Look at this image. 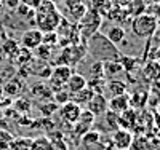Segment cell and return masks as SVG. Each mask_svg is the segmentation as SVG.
<instances>
[{"label":"cell","mask_w":160,"mask_h":150,"mask_svg":"<svg viewBox=\"0 0 160 150\" xmlns=\"http://www.w3.org/2000/svg\"><path fill=\"white\" fill-rule=\"evenodd\" d=\"M61 19H62L61 11L58 10V5H55L51 0H42V3L35 8L34 26L43 34L56 32Z\"/></svg>","instance_id":"cell-1"},{"label":"cell","mask_w":160,"mask_h":150,"mask_svg":"<svg viewBox=\"0 0 160 150\" xmlns=\"http://www.w3.org/2000/svg\"><path fill=\"white\" fill-rule=\"evenodd\" d=\"M87 53H90L95 59L99 62L102 61H115L118 59V51L114 43H111L102 34L96 32L88 38V46Z\"/></svg>","instance_id":"cell-2"},{"label":"cell","mask_w":160,"mask_h":150,"mask_svg":"<svg viewBox=\"0 0 160 150\" xmlns=\"http://www.w3.org/2000/svg\"><path fill=\"white\" fill-rule=\"evenodd\" d=\"M130 24H131V32L138 38H151L160 26L155 16L151 15V13H142L139 16L131 18Z\"/></svg>","instance_id":"cell-3"},{"label":"cell","mask_w":160,"mask_h":150,"mask_svg":"<svg viewBox=\"0 0 160 150\" xmlns=\"http://www.w3.org/2000/svg\"><path fill=\"white\" fill-rule=\"evenodd\" d=\"M101 26H102V16H99L95 10H88L85 16L77 22L80 37L83 38H90L93 34H96Z\"/></svg>","instance_id":"cell-4"},{"label":"cell","mask_w":160,"mask_h":150,"mask_svg":"<svg viewBox=\"0 0 160 150\" xmlns=\"http://www.w3.org/2000/svg\"><path fill=\"white\" fill-rule=\"evenodd\" d=\"M87 48L82 45H71V46H66L61 53V56L58 59L56 64H64V65H75L77 62H80L85 56H87Z\"/></svg>","instance_id":"cell-5"},{"label":"cell","mask_w":160,"mask_h":150,"mask_svg":"<svg viewBox=\"0 0 160 150\" xmlns=\"http://www.w3.org/2000/svg\"><path fill=\"white\" fill-rule=\"evenodd\" d=\"M74 70L71 69L69 65H64V64H56L55 69H51V74H50V85H51V91H56V90H61L66 86V81L71 77Z\"/></svg>","instance_id":"cell-6"},{"label":"cell","mask_w":160,"mask_h":150,"mask_svg":"<svg viewBox=\"0 0 160 150\" xmlns=\"http://www.w3.org/2000/svg\"><path fill=\"white\" fill-rule=\"evenodd\" d=\"M133 142H135L133 134L125 128H118L112 133V144L115 150H130Z\"/></svg>","instance_id":"cell-7"},{"label":"cell","mask_w":160,"mask_h":150,"mask_svg":"<svg viewBox=\"0 0 160 150\" xmlns=\"http://www.w3.org/2000/svg\"><path fill=\"white\" fill-rule=\"evenodd\" d=\"M87 110L91 112L95 117H101V115H104L106 112L109 110L108 99L104 98L102 93H95V94H93V98L87 104Z\"/></svg>","instance_id":"cell-8"},{"label":"cell","mask_w":160,"mask_h":150,"mask_svg":"<svg viewBox=\"0 0 160 150\" xmlns=\"http://www.w3.org/2000/svg\"><path fill=\"white\" fill-rule=\"evenodd\" d=\"M42 38H43V32H40L37 27L28 29L21 37V45L26 50H35L42 45Z\"/></svg>","instance_id":"cell-9"},{"label":"cell","mask_w":160,"mask_h":150,"mask_svg":"<svg viewBox=\"0 0 160 150\" xmlns=\"http://www.w3.org/2000/svg\"><path fill=\"white\" fill-rule=\"evenodd\" d=\"M58 112H59L62 120H66L68 123L74 125L77 121V118H78V115H80V112H82V107H80L77 102H74V101H69L66 104H61L59 109H58Z\"/></svg>","instance_id":"cell-10"},{"label":"cell","mask_w":160,"mask_h":150,"mask_svg":"<svg viewBox=\"0 0 160 150\" xmlns=\"http://www.w3.org/2000/svg\"><path fill=\"white\" fill-rule=\"evenodd\" d=\"M93 123H95V115H93L91 112H88V110H82L80 112V115H78V118H77V121H75V134H78V136H83L87 131H90L91 129V126H93Z\"/></svg>","instance_id":"cell-11"},{"label":"cell","mask_w":160,"mask_h":150,"mask_svg":"<svg viewBox=\"0 0 160 150\" xmlns=\"http://www.w3.org/2000/svg\"><path fill=\"white\" fill-rule=\"evenodd\" d=\"M108 107L109 110L114 112V114H122L125 112L127 109H130V96L125 93V94H118V96H112L111 101H108Z\"/></svg>","instance_id":"cell-12"},{"label":"cell","mask_w":160,"mask_h":150,"mask_svg":"<svg viewBox=\"0 0 160 150\" xmlns=\"http://www.w3.org/2000/svg\"><path fill=\"white\" fill-rule=\"evenodd\" d=\"M106 18H108L109 21H112V22H117L118 26H122V27L131 22V16L128 15L127 8H122V7H112Z\"/></svg>","instance_id":"cell-13"},{"label":"cell","mask_w":160,"mask_h":150,"mask_svg":"<svg viewBox=\"0 0 160 150\" xmlns=\"http://www.w3.org/2000/svg\"><path fill=\"white\" fill-rule=\"evenodd\" d=\"M85 86H88V81L87 78L82 75V74H78V72H72L71 77L68 78V81H66V90H68L71 94H75L77 91L80 90H83Z\"/></svg>","instance_id":"cell-14"},{"label":"cell","mask_w":160,"mask_h":150,"mask_svg":"<svg viewBox=\"0 0 160 150\" xmlns=\"http://www.w3.org/2000/svg\"><path fill=\"white\" fill-rule=\"evenodd\" d=\"M102 35H104L106 38H108L111 43H114V45L117 46V45H120L122 42H125L127 31H125V27L115 24V26L108 27V29H106V34H102Z\"/></svg>","instance_id":"cell-15"},{"label":"cell","mask_w":160,"mask_h":150,"mask_svg":"<svg viewBox=\"0 0 160 150\" xmlns=\"http://www.w3.org/2000/svg\"><path fill=\"white\" fill-rule=\"evenodd\" d=\"M101 67H102V77H109V78H115L117 74L123 72V67H122V64H120L118 59H115V61H102Z\"/></svg>","instance_id":"cell-16"},{"label":"cell","mask_w":160,"mask_h":150,"mask_svg":"<svg viewBox=\"0 0 160 150\" xmlns=\"http://www.w3.org/2000/svg\"><path fill=\"white\" fill-rule=\"evenodd\" d=\"M31 94L34 98H40L43 101L45 99L47 101H53V91H51V88H48L45 85H40V83L31 86Z\"/></svg>","instance_id":"cell-17"},{"label":"cell","mask_w":160,"mask_h":150,"mask_svg":"<svg viewBox=\"0 0 160 150\" xmlns=\"http://www.w3.org/2000/svg\"><path fill=\"white\" fill-rule=\"evenodd\" d=\"M93 94H95V91H93L91 88H88V86H85L83 90H80L75 94H72V101L77 102L78 105H87L88 101L93 98Z\"/></svg>","instance_id":"cell-18"},{"label":"cell","mask_w":160,"mask_h":150,"mask_svg":"<svg viewBox=\"0 0 160 150\" xmlns=\"http://www.w3.org/2000/svg\"><path fill=\"white\" fill-rule=\"evenodd\" d=\"M112 2L111 0H93L91 2V10H95L99 16H108V13L112 8Z\"/></svg>","instance_id":"cell-19"},{"label":"cell","mask_w":160,"mask_h":150,"mask_svg":"<svg viewBox=\"0 0 160 150\" xmlns=\"http://www.w3.org/2000/svg\"><path fill=\"white\" fill-rule=\"evenodd\" d=\"M125 8H127L128 15H130L131 18L139 16V15H142V13H146V10H148V7L144 5L142 0H131V2H130Z\"/></svg>","instance_id":"cell-20"},{"label":"cell","mask_w":160,"mask_h":150,"mask_svg":"<svg viewBox=\"0 0 160 150\" xmlns=\"http://www.w3.org/2000/svg\"><path fill=\"white\" fill-rule=\"evenodd\" d=\"M24 91V83L19 80V78H11L8 83L5 85V93L8 94V96H18V94H21Z\"/></svg>","instance_id":"cell-21"},{"label":"cell","mask_w":160,"mask_h":150,"mask_svg":"<svg viewBox=\"0 0 160 150\" xmlns=\"http://www.w3.org/2000/svg\"><path fill=\"white\" fill-rule=\"evenodd\" d=\"M99 141H101V131H96V129H90L82 136V144L87 147L96 145Z\"/></svg>","instance_id":"cell-22"},{"label":"cell","mask_w":160,"mask_h":150,"mask_svg":"<svg viewBox=\"0 0 160 150\" xmlns=\"http://www.w3.org/2000/svg\"><path fill=\"white\" fill-rule=\"evenodd\" d=\"M108 90L111 91L112 96H118V94H125L127 93V85L123 83L122 80L112 78L109 83H108Z\"/></svg>","instance_id":"cell-23"},{"label":"cell","mask_w":160,"mask_h":150,"mask_svg":"<svg viewBox=\"0 0 160 150\" xmlns=\"http://www.w3.org/2000/svg\"><path fill=\"white\" fill-rule=\"evenodd\" d=\"M8 150H32V139L31 138H18L13 139Z\"/></svg>","instance_id":"cell-24"},{"label":"cell","mask_w":160,"mask_h":150,"mask_svg":"<svg viewBox=\"0 0 160 150\" xmlns=\"http://www.w3.org/2000/svg\"><path fill=\"white\" fill-rule=\"evenodd\" d=\"M87 11H88V7H87V3L83 2V3H80V5H77V7L71 8L68 13H69L71 19H74L75 22H78L80 19H82V18L85 16V13H87Z\"/></svg>","instance_id":"cell-25"},{"label":"cell","mask_w":160,"mask_h":150,"mask_svg":"<svg viewBox=\"0 0 160 150\" xmlns=\"http://www.w3.org/2000/svg\"><path fill=\"white\" fill-rule=\"evenodd\" d=\"M15 136L7 129H0V150H8Z\"/></svg>","instance_id":"cell-26"},{"label":"cell","mask_w":160,"mask_h":150,"mask_svg":"<svg viewBox=\"0 0 160 150\" xmlns=\"http://www.w3.org/2000/svg\"><path fill=\"white\" fill-rule=\"evenodd\" d=\"M58 109H59V104L53 102V101H47V102H43L42 105H40V112H42V115H45V117H51L53 112H56Z\"/></svg>","instance_id":"cell-27"},{"label":"cell","mask_w":160,"mask_h":150,"mask_svg":"<svg viewBox=\"0 0 160 150\" xmlns=\"http://www.w3.org/2000/svg\"><path fill=\"white\" fill-rule=\"evenodd\" d=\"M32 150H50V141L47 138L32 139Z\"/></svg>","instance_id":"cell-28"},{"label":"cell","mask_w":160,"mask_h":150,"mask_svg":"<svg viewBox=\"0 0 160 150\" xmlns=\"http://www.w3.org/2000/svg\"><path fill=\"white\" fill-rule=\"evenodd\" d=\"M58 42H59L58 32H45V34H43V38H42V43H43V45L51 46V45H56Z\"/></svg>","instance_id":"cell-29"},{"label":"cell","mask_w":160,"mask_h":150,"mask_svg":"<svg viewBox=\"0 0 160 150\" xmlns=\"http://www.w3.org/2000/svg\"><path fill=\"white\" fill-rule=\"evenodd\" d=\"M50 150H68V144L62 139V136L58 139L50 141Z\"/></svg>","instance_id":"cell-30"},{"label":"cell","mask_w":160,"mask_h":150,"mask_svg":"<svg viewBox=\"0 0 160 150\" xmlns=\"http://www.w3.org/2000/svg\"><path fill=\"white\" fill-rule=\"evenodd\" d=\"M15 109L19 112H26V110H31V101L29 99H18L15 104Z\"/></svg>","instance_id":"cell-31"},{"label":"cell","mask_w":160,"mask_h":150,"mask_svg":"<svg viewBox=\"0 0 160 150\" xmlns=\"http://www.w3.org/2000/svg\"><path fill=\"white\" fill-rule=\"evenodd\" d=\"M146 13H151V15H154L155 19H157L158 24H160V3H155V5H152V7H148Z\"/></svg>","instance_id":"cell-32"},{"label":"cell","mask_w":160,"mask_h":150,"mask_svg":"<svg viewBox=\"0 0 160 150\" xmlns=\"http://www.w3.org/2000/svg\"><path fill=\"white\" fill-rule=\"evenodd\" d=\"M2 3H3V7H5V10H16V7L21 3L19 0H2Z\"/></svg>","instance_id":"cell-33"},{"label":"cell","mask_w":160,"mask_h":150,"mask_svg":"<svg viewBox=\"0 0 160 150\" xmlns=\"http://www.w3.org/2000/svg\"><path fill=\"white\" fill-rule=\"evenodd\" d=\"M19 2H21L22 5H26V7H29V8L35 10L40 3H42V0H19Z\"/></svg>","instance_id":"cell-34"},{"label":"cell","mask_w":160,"mask_h":150,"mask_svg":"<svg viewBox=\"0 0 160 150\" xmlns=\"http://www.w3.org/2000/svg\"><path fill=\"white\" fill-rule=\"evenodd\" d=\"M111 2H112L114 7H122V8H125V7L131 2V0H111Z\"/></svg>","instance_id":"cell-35"},{"label":"cell","mask_w":160,"mask_h":150,"mask_svg":"<svg viewBox=\"0 0 160 150\" xmlns=\"http://www.w3.org/2000/svg\"><path fill=\"white\" fill-rule=\"evenodd\" d=\"M142 2H144L146 7H152V5H155V3H160V0H142Z\"/></svg>","instance_id":"cell-36"},{"label":"cell","mask_w":160,"mask_h":150,"mask_svg":"<svg viewBox=\"0 0 160 150\" xmlns=\"http://www.w3.org/2000/svg\"><path fill=\"white\" fill-rule=\"evenodd\" d=\"M5 13V7H3V3H2V0H0V16H2Z\"/></svg>","instance_id":"cell-37"},{"label":"cell","mask_w":160,"mask_h":150,"mask_svg":"<svg viewBox=\"0 0 160 150\" xmlns=\"http://www.w3.org/2000/svg\"><path fill=\"white\" fill-rule=\"evenodd\" d=\"M51 2H53V3H55V5H58V3H61V2H64V0H51Z\"/></svg>","instance_id":"cell-38"},{"label":"cell","mask_w":160,"mask_h":150,"mask_svg":"<svg viewBox=\"0 0 160 150\" xmlns=\"http://www.w3.org/2000/svg\"><path fill=\"white\" fill-rule=\"evenodd\" d=\"M155 150H160V147H158V148H155Z\"/></svg>","instance_id":"cell-39"},{"label":"cell","mask_w":160,"mask_h":150,"mask_svg":"<svg viewBox=\"0 0 160 150\" xmlns=\"http://www.w3.org/2000/svg\"><path fill=\"white\" fill-rule=\"evenodd\" d=\"M90 2H93V0H90Z\"/></svg>","instance_id":"cell-40"}]
</instances>
